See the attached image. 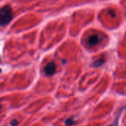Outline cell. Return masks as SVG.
<instances>
[{
	"label": "cell",
	"mask_w": 126,
	"mask_h": 126,
	"mask_svg": "<svg viewBox=\"0 0 126 126\" xmlns=\"http://www.w3.org/2000/svg\"><path fill=\"white\" fill-rule=\"evenodd\" d=\"M103 60H99V61H96L94 63V66H96V67H98V66H101L103 63Z\"/></svg>",
	"instance_id": "cell-5"
},
{
	"label": "cell",
	"mask_w": 126,
	"mask_h": 126,
	"mask_svg": "<svg viewBox=\"0 0 126 126\" xmlns=\"http://www.w3.org/2000/svg\"><path fill=\"white\" fill-rule=\"evenodd\" d=\"M56 71V66L55 63L53 62H49L47 64L44 68V72L47 76H52L55 74Z\"/></svg>",
	"instance_id": "cell-2"
},
{
	"label": "cell",
	"mask_w": 126,
	"mask_h": 126,
	"mask_svg": "<svg viewBox=\"0 0 126 126\" xmlns=\"http://www.w3.org/2000/svg\"><path fill=\"white\" fill-rule=\"evenodd\" d=\"M99 41H100V38L97 35H92L91 37H89V38L88 40V44L91 47L95 46L99 43Z\"/></svg>",
	"instance_id": "cell-3"
},
{
	"label": "cell",
	"mask_w": 126,
	"mask_h": 126,
	"mask_svg": "<svg viewBox=\"0 0 126 126\" xmlns=\"http://www.w3.org/2000/svg\"><path fill=\"white\" fill-rule=\"evenodd\" d=\"M18 125V121L16 120H13L10 122V126H16Z\"/></svg>",
	"instance_id": "cell-6"
},
{
	"label": "cell",
	"mask_w": 126,
	"mask_h": 126,
	"mask_svg": "<svg viewBox=\"0 0 126 126\" xmlns=\"http://www.w3.org/2000/svg\"><path fill=\"white\" fill-rule=\"evenodd\" d=\"M12 10L10 7L7 5H5L1 7L0 12V23L1 26H4L8 24L12 19Z\"/></svg>",
	"instance_id": "cell-1"
},
{
	"label": "cell",
	"mask_w": 126,
	"mask_h": 126,
	"mask_svg": "<svg viewBox=\"0 0 126 126\" xmlns=\"http://www.w3.org/2000/svg\"><path fill=\"white\" fill-rule=\"evenodd\" d=\"M118 120H119V117H117V120L114 122V123H113L112 125H111V126H118V125H117Z\"/></svg>",
	"instance_id": "cell-7"
},
{
	"label": "cell",
	"mask_w": 126,
	"mask_h": 126,
	"mask_svg": "<svg viewBox=\"0 0 126 126\" xmlns=\"http://www.w3.org/2000/svg\"><path fill=\"white\" fill-rule=\"evenodd\" d=\"M75 123V121L74 120V119L72 117H70V118H68L65 120V124L66 126H72Z\"/></svg>",
	"instance_id": "cell-4"
}]
</instances>
